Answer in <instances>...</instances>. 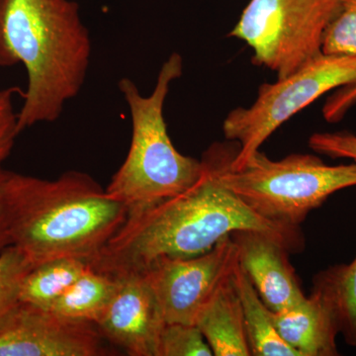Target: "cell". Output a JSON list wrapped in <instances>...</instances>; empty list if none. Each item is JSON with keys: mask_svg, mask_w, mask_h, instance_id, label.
Here are the masks:
<instances>
[{"mask_svg": "<svg viewBox=\"0 0 356 356\" xmlns=\"http://www.w3.org/2000/svg\"><path fill=\"white\" fill-rule=\"evenodd\" d=\"M201 161L203 172L195 184L177 196L128 213L123 226L89 266L110 275L140 271L159 257L205 254L225 236L242 229L273 236L290 252L303 250L300 227L261 216L225 186L213 146Z\"/></svg>", "mask_w": 356, "mask_h": 356, "instance_id": "cell-1", "label": "cell"}, {"mask_svg": "<svg viewBox=\"0 0 356 356\" xmlns=\"http://www.w3.org/2000/svg\"><path fill=\"white\" fill-rule=\"evenodd\" d=\"M91 40L74 0H0V67L23 64L28 86L18 134L57 121L81 92Z\"/></svg>", "mask_w": 356, "mask_h": 356, "instance_id": "cell-2", "label": "cell"}, {"mask_svg": "<svg viewBox=\"0 0 356 356\" xmlns=\"http://www.w3.org/2000/svg\"><path fill=\"white\" fill-rule=\"evenodd\" d=\"M11 245L33 266L58 259L90 261L121 229L129 211L86 172L55 180L6 172Z\"/></svg>", "mask_w": 356, "mask_h": 356, "instance_id": "cell-3", "label": "cell"}, {"mask_svg": "<svg viewBox=\"0 0 356 356\" xmlns=\"http://www.w3.org/2000/svg\"><path fill=\"white\" fill-rule=\"evenodd\" d=\"M182 72L184 58L173 53L159 70L151 95H140L128 77L118 83L130 109L132 140L123 165L105 191L110 197L123 203L129 213L178 195L202 175V161L184 156L173 146L163 117L170 84L181 77Z\"/></svg>", "mask_w": 356, "mask_h": 356, "instance_id": "cell-4", "label": "cell"}, {"mask_svg": "<svg viewBox=\"0 0 356 356\" xmlns=\"http://www.w3.org/2000/svg\"><path fill=\"white\" fill-rule=\"evenodd\" d=\"M218 175L227 188L257 214L290 227H300L337 191L356 186V161L327 165L310 154H291L273 161L261 151L241 168L229 163L238 146L213 145Z\"/></svg>", "mask_w": 356, "mask_h": 356, "instance_id": "cell-5", "label": "cell"}, {"mask_svg": "<svg viewBox=\"0 0 356 356\" xmlns=\"http://www.w3.org/2000/svg\"><path fill=\"white\" fill-rule=\"evenodd\" d=\"M355 83L356 56L322 53L276 83L262 84L252 105L232 110L222 122L225 138L238 146L231 168H241L281 125L321 96Z\"/></svg>", "mask_w": 356, "mask_h": 356, "instance_id": "cell-6", "label": "cell"}, {"mask_svg": "<svg viewBox=\"0 0 356 356\" xmlns=\"http://www.w3.org/2000/svg\"><path fill=\"white\" fill-rule=\"evenodd\" d=\"M341 0H250L229 33L252 50V63L289 76L322 54Z\"/></svg>", "mask_w": 356, "mask_h": 356, "instance_id": "cell-7", "label": "cell"}, {"mask_svg": "<svg viewBox=\"0 0 356 356\" xmlns=\"http://www.w3.org/2000/svg\"><path fill=\"white\" fill-rule=\"evenodd\" d=\"M238 248L231 236L192 257H159L140 270L166 323L195 325L203 306L235 273Z\"/></svg>", "mask_w": 356, "mask_h": 356, "instance_id": "cell-8", "label": "cell"}, {"mask_svg": "<svg viewBox=\"0 0 356 356\" xmlns=\"http://www.w3.org/2000/svg\"><path fill=\"white\" fill-rule=\"evenodd\" d=\"M97 325L23 304L0 329V356L111 355Z\"/></svg>", "mask_w": 356, "mask_h": 356, "instance_id": "cell-9", "label": "cell"}, {"mask_svg": "<svg viewBox=\"0 0 356 356\" xmlns=\"http://www.w3.org/2000/svg\"><path fill=\"white\" fill-rule=\"evenodd\" d=\"M118 280L113 300L96 324L108 343L131 356H158L165 325L158 300L140 271L112 275Z\"/></svg>", "mask_w": 356, "mask_h": 356, "instance_id": "cell-10", "label": "cell"}, {"mask_svg": "<svg viewBox=\"0 0 356 356\" xmlns=\"http://www.w3.org/2000/svg\"><path fill=\"white\" fill-rule=\"evenodd\" d=\"M231 236L238 248V266L269 310H283L306 296L284 243L252 229L236 231Z\"/></svg>", "mask_w": 356, "mask_h": 356, "instance_id": "cell-11", "label": "cell"}, {"mask_svg": "<svg viewBox=\"0 0 356 356\" xmlns=\"http://www.w3.org/2000/svg\"><path fill=\"white\" fill-rule=\"evenodd\" d=\"M274 325L283 341L299 356H337L339 334L336 316L322 292L313 288L292 306L273 312Z\"/></svg>", "mask_w": 356, "mask_h": 356, "instance_id": "cell-12", "label": "cell"}, {"mask_svg": "<svg viewBox=\"0 0 356 356\" xmlns=\"http://www.w3.org/2000/svg\"><path fill=\"white\" fill-rule=\"evenodd\" d=\"M195 325L215 356L250 355L234 274L218 287L201 309Z\"/></svg>", "mask_w": 356, "mask_h": 356, "instance_id": "cell-13", "label": "cell"}, {"mask_svg": "<svg viewBox=\"0 0 356 356\" xmlns=\"http://www.w3.org/2000/svg\"><path fill=\"white\" fill-rule=\"evenodd\" d=\"M234 281L243 307V322L250 355L299 356L288 346L274 325L273 312L264 303L254 284L240 266Z\"/></svg>", "mask_w": 356, "mask_h": 356, "instance_id": "cell-14", "label": "cell"}, {"mask_svg": "<svg viewBox=\"0 0 356 356\" xmlns=\"http://www.w3.org/2000/svg\"><path fill=\"white\" fill-rule=\"evenodd\" d=\"M118 288V280L90 266L53 304L50 310L64 317L97 324Z\"/></svg>", "mask_w": 356, "mask_h": 356, "instance_id": "cell-15", "label": "cell"}, {"mask_svg": "<svg viewBox=\"0 0 356 356\" xmlns=\"http://www.w3.org/2000/svg\"><path fill=\"white\" fill-rule=\"evenodd\" d=\"M88 266L83 259H58L33 267L21 286V302L50 310Z\"/></svg>", "mask_w": 356, "mask_h": 356, "instance_id": "cell-16", "label": "cell"}, {"mask_svg": "<svg viewBox=\"0 0 356 356\" xmlns=\"http://www.w3.org/2000/svg\"><path fill=\"white\" fill-rule=\"evenodd\" d=\"M331 304L339 334L356 348V257L348 264H336L314 278V287Z\"/></svg>", "mask_w": 356, "mask_h": 356, "instance_id": "cell-17", "label": "cell"}, {"mask_svg": "<svg viewBox=\"0 0 356 356\" xmlns=\"http://www.w3.org/2000/svg\"><path fill=\"white\" fill-rule=\"evenodd\" d=\"M33 267L27 257L13 245L0 252V329L22 305L21 286Z\"/></svg>", "mask_w": 356, "mask_h": 356, "instance_id": "cell-18", "label": "cell"}, {"mask_svg": "<svg viewBox=\"0 0 356 356\" xmlns=\"http://www.w3.org/2000/svg\"><path fill=\"white\" fill-rule=\"evenodd\" d=\"M213 351L195 325L165 323L158 356H212Z\"/></svg>", "mask_w": 356, "mask_h": 356, "instance_id": "cell-19", "label": "cell"}, {"mask_svg": "<svg viewBox=\"0 0 356 356\" xmlns=\"http://www.w3.org/2000/svg\"><path fill=\"white\" fill-rule=\"evenodd\" d=\"M322 51L327 55L356 56V0H341L325 30Z\"/></svg>", "mask_w": 356, "mask_h": 356, "instance_id": "cell-20", "label": "cell"}, {"mask_svg": "<svg viewBox=\"0 0 356 356\" xmlns=\"http://www.w3.org/2000/svg\"><path fill=\"white\" fill-rule=\"evenodd\" d=\"M309 147L316 154L331 159L356 161V135L350 132L315 133L309 138Z\"/></svg>", "mask_w": 356, "mask_h": 356, "instance_id": "cell-21", "label": "cell"}, {"mask_svg": "<svg viewBox=\"0 0 356 356\" xmlns=\"http://www.w3.org/2000/svg\"><path fill=\"white\" fill-rule=\"evenodd\" d=\"M17 88L0 90V175L3 173L2 163L10 154L17 131V114L14 113L13 98Z\"/></svg>", "mask_w": 356, "mask_h": 356, "instance_id": "cell-22", "label": "cell"}, {"mask_svg": "<svg viewBox=\"0 0 356 356\" xmlns=\"http://www.w3.org/2000/svg\"><path fill=\"white\" fill-rule=\"evenodd\" d=\"M355 103L356 83L339 88L325 103L323 110L325 120L330 123L339 122Z\"/></svg>", "mask_w": 356, "mask_h": 356, "instance_id": "cell-23", "label": "cell"}, {"mask_svg": "<svg viewBox=\"0 0 356 356\" xmlns=\"http://www.w3.org/2000/svg\"><path fill=\"white\" fill-rule=\"evenodd\" d=\"M6 172L0 175V252L11 245V220L6 189Z\"/></svg>", "mask_w": 356, "mask_h": 356, "instance_id": "cell-24", "label": "cell"}]
</instances>
